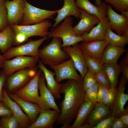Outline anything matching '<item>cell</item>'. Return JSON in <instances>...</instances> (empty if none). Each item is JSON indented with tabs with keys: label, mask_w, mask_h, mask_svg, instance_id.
I'll return each mask as SVG.
<instances>
[{
	"label": "cell",
	"mask_w": 128,
	"mask_h": 128,
	"mask_svg": "<svg viewBox=\"0 0 128 128\" xmlns=\"http://www.w3.org/2000/svg\"><path fill=\"white\" fill-rule=\"evenodd\" d=\"M105 40L108 43L110 44L118 47L123 48L128 43V37L116 34L109 28L105 34Z\"/></svg>",
	"instance_id": "obj_30"
},
{
	"label": "cell",
	"mask_w": 128,
	"mask_h": 128,
	"mask_svg": "<svg viewBox=\"0 0 128 128\" xmlns=\"http://www.w3.org/2000/svg\"><path fill=\"white\" fill-rule=\"evenodd\" d=\"M127 51L123 48L108 43L102 53L100 60L103 64L117 63L118 59Z\"/></svg>",
	"instance_id": "obj_26"
},
{
	"label": "cell",
	"mask_w": 128,
	"mask_h": 128,
	"mask_svg": "<svg viewBox=\"0 0 128 128\" xmlns=\"http://www.w3.org/2000/svg\"><path fill=\"white\" fill-rule=\"evenodd\" d=\"M0 123L1 128H20L17 119L13 115L1 118L0 119Z\"/></svg>",
	"instance_id": "obj_33"
},
{
	"label": "cell",
	"mask_w": 128,
	"mask_h": 128,
	"mask_svg": "<svg viewBox=\"0 0 128 128\" xmlns=\"http://www.w3.org/2000/svg\"><path fill=\"white\" fill-rule=\"evenodd\" d=\"M108 43L107 41L104 39L83 40L78 44L84 55L100 60L103 50Z\"/></svg>",
	"instance_id": "obj_14"
},
{
	"label": "cell",
	"mask_w": 128,
	"mask_h": 128,
	"mask_svg": "<svg viewBox=\"0 0 128 128\" xmlns=\"http://www.w3.org/2000/svg\"><path fill=\"white\" fill-rule=\"evenodd\" d=\"M50 68L54 71L55 80L59 83L65 79L81 81L83 78L77 73L73 61L70 58L59 64L51 66Z\"/></svg>",
	"instance_id": "obj_10"
},
{
	"label": "cell",
	"mask_w": 128,
	"mask_h": 128,
	"mask_svg": "<svg viewBox=\"0 0 128 128\" xmlns=\"http://www.w3.org/2000/svg\"><path fill=\"white\" fill-rule=\"evenodd\" d=\"M102 2L101 0H95V5L97 6H99L101 5Z\"/></svg>",
	"instance_id": "obj_50"
},
{
	"label": "cell",
	"mask_w": 128,
	"mask_h": 128,
	"mask_svg": "<svg viewBox=\"0 0 128 128\" xmlns=\"http://www.w3.org/2000/svg\"><path fill=\"white\" fill-rule=\"evenodd\" d=\"M120 65L121 69L122 75L128 80V65L120 61Z\"/></svg>",
	"instance_id": "obj_45"
},
{
	"label": "cell",
	"mask_w": 128,
	"mask_h": 128,
	"mask_svg": "<svg viewBox=\"0 0 128 128\" xmlns=\"http://www.w3.org/2000/svg\"><path fill=\"white\" fill-rule=\"evenodd\" d=\"M114 116L111 114L91 128H111L112 124L116 118Z\"/></svg>",
	"instance_id": "obj_39"
},
{
	"label": "cell",
	"mask_w": 128,
	"mask_h": 128,
	"mask_svg": "<svg viewBox=\"0 0 128 128\" xmlns=\"http://www.w3.org/2000/svg\"><path fill=\"white\" fill-rule=\"evenodd\" d=\"M78 8L80 14V19L78 23L73 27V30L77 34L81 36L84 33L89 32L100 19L84 9Z\"/></svg>",
	"instance_id": "obj_19"
},
{
	"label": "cell",
	"mask_w": 128,
	"mask_h": 128,
	"mask_svg": "<svg viewBox=\"0 0 128 128\" xmlns=\"http://www.w3.org/2000/svg\"><path fill=\"white\" fill-rule=\"evenodd\" d=\"M111 114L110 107L103 103L97 102L84 123L87 124L90 128H91Z\"/></svg>",
	"instance_id": "obj_21"
},
{
	"label": "cell",
	"mask_w": 128,
	"mask_h": 128,
	"mask_svg": "<svg viewBox=\"0 0 128 128\" xmlns=\"http://www.w3.org/2000/svg\"><path fill=\"white\" fill-rule=\"evenodd\" d=\"M48 38L47 36L15 47H11L2 55L6 60L19 56L28 55L38 58L39 48Z\"/></svg>",
	"instance_id": "obj_6"
},
{
	"label": "cell",
	"mask_w": 128,
	"mask_h": 128,
	"mask_svg": "<svg viewBox=\"0 0 128 128\" xmlns=\"http://www.w3.org/2000/svg\"><path fill=\"white\" fill-rule=\"evenodd\" d=\"M62 42L60 38L53 37L49 44L39 49L38 58L43 64L50 66L57 65L70 58L62 49Z\"/></svg>",
	"instance_id": "obj_2"
},
{
	"label": "cell",
	"mask_w": 128,
	"mask_h": 128,
	"mask_svg": "<svg viewBox=\"0 0 128 128\" xmlns=\"http://www.w3.org/2000/svg\"><path fill=\"white\" fill-rule=\"evenodd\" d=\"M119 118L123 123L128 127V109Z\"/></svg>",
	"instance_id": "obj_46"
},
{
	"label": "cell",
	"mask_w": 128,
	"mask_h": 128,
	"mask_svg": "<svg viewBox=\"0 0 128 128\" xmlns=\"http://www.w3.org/2000/svg\"><path fill=\"white\" fill-rule=\"evenodd\" d=\"M75 3L78 8L84 9L100 20L106 16L107 5L105 2H102L101 5L99 6L94 5L88 0H76Z\"/></svg>",
	"instance_id": "obj_24"
},
{
	"label": "cell",
	"mask_w": 128,
	"mask_h": 128,
	"mask_svg": "<svg viewBox=\"0 0 128 128\" xmlns=\"http://www.w3.org/2000/svg\"><path fill=\"white\" fill-rule=\"evenodd\" d=\"M15 35L14 31L9 25L0 32V50L1 53L4 54L12 47Z\"/></svg>",
	"instance_id": "obj_28"
},
{
	"label": "cell",
	"mask_w": 128,
	"mask_h": 128,
	"mask_svg": "<svg viewBox=\"0 0 128 128\" xmlns=\"http://www.w3.org/2000/svg\"><path fill=\"white\" fill-rule=\"evenodd\" d=\"M41 9L30 4L26 0L23 15L20 25H26L41 23L48 19L53 18L59 11Z\"/></svg>",
	"instance_id": "obj_5"
},
{
	"label": "cell",
	"mask_w": 128,
	"mask_h": 128,
	"mask_svg": "<svg viewBox=\"0 0 128 128\" xmlns=\"http://www.w3.org/2000/svg\"><path fill=\"white\" fill-rule=\"evenodd\" d=\"M38 68L41 70L44 76L47 83V87L53 96L57 99L60 98L59 93L61 84L57 83L54 78V72L49 70L41 61H38Z\"/></svg>",
	"instance_id": "obj_25"
},
{
	"label": "cell",
	"mask_w": 128,
	"mask_h": 128,
	"mask_svg": "<svg viewBox=\"0 0 128 128\" xmlns=\"http://www.w3.org/2000/svg\"><path fill=\"white\" fill-rule=\"evenodd\" d=\"M88 69L93 73L103 70V64L100 60L84 55Z\"/></svg>",
	"instance_id": "obj_31"
},
{
	"label": "cell",
	"mask_w": 128,
	"mask_h": 128,
	"mask_svg": "<svg viewBox=\"0 0 128 128\" xmlns=\"http://www.w3.org/2000/svg\"></svg>",
	"instance_id": "obj_52"
},
{
	"label": "cell",
	"mask_w": 128,
	"mask_h": 128,
	"mask_svg": "<svg viewBox=\"0 0 128 128\" xmlns=\"http://www.w3.org/2000/svg\"><path fill=\"white\" fill-rule=\"evenodd\" d=\"M94 74L97 82L99 85L105 86L109 88L111 87L110 81L103 70L99 71Z\"/></svg>",
	"instance_id": "obj_35"
},
{
	"label": "cell",
	"mask_w": 128,
	"mask_h": 128,
	"mask_svg": "<svg viewBox=\"0 0 128 128\" xmlns=\"http://www.w3.org/2000/svg\"><path fill=\"white\" fill-rule=\"evenodd\" d=\"M0 128H1V127L0 125Z\"/></svg>",
	"instance_id": "obj_51"
},
{
	"label": "cell",
	"mask_w": 128,
	"mask_h": 128,
	"mask_svg": "<svg viewBox=\"0 0 128 128\" xmlns=\"http://www.w3.org/2000/svg\"><path fill=\"white\" fill-rule=\"evenodd\" d=\"M117 10L128 11V0H104Z\"/></svg>",
	"instance_id": "obj_36"
},
{
	"label": "cell",
	"mask_w": 128,
	"mask_h": 128,
	"mask_svg": "<svg viewBox=\"0 0 128 128\" xmlns=\"http://www.w3.org/2000/svg\"><path fill=\"white\" fill-rule=\"evenodd\" d=\"M83 80L69 79L61 84L59 93H64V96L60 104L61 112L56 123L63 125L62 128H70V124L85 101V91L83 88Z\"/></svg>",
	"instance_id": "obj_1"
},
{
	"label": "cell",
	"mask_w": 128,
	"mask_h": 128,
	"mask_svg": "<svg viewBox=\"0 0 128 128\" xmlns=\"http://www.w3.org/2000/svg\"><path fill=\"white\" fill-rule=\"evenodd\" d=\"M60 113L50 109H41L38 117L28 128H53Z\"/></svg>",
	"instance_id": "obj_17"
},
{
	"label": "cell",
	"mask_w": 128,
	"mask_h": 128,
	"mask_svg": "<svg viewBox=\"0 0 128 128\" xmlns=\"http://www.w3.org/2000/svg\"><path fill=\"white\" fill-rule=\"evenodd\" d=\"M64 0L63 6L59 9L57 13V15L55 19V22L52 26V29L55 28L67 17L72 16L78 19L80 18V12L75 0Z\"/></svg>",
	"instance_id": "obj_22"
},
{
	"label": "cell",
	"mask_w": 128,
	"mask_h": 128,
	"mask_svg": "<svg viewBox=\"0 0 128 128\" xmlns=\"http://www.w3.org/2000/svg\"><path fill=\"white\" fill-rule=\"evenodd\" d=\"M125 56H124L121 61L123 63L128 65V52H126Z\"/></svg>",
	"instance_id": "obj_47"
},
{
	"label": "cell",
	"mask_w": 128,
	"mask_h": 128,
	"mask_svg": "<svg viewBox=\"0 0 128 128\" xmlns=\"http://www.w3.org/2000/svg\"><path fill=\"white\" fill-rule=\"evenodd\" d=\"M5 60L3 55L0 53V68H3Z\"/></svg>",
	"instance_id": "obj_48"
},
{
	"label": "cell",
	"mask_w": 128,
	"mask_h": 128,
	"mask_svg": "<svg viewBox=\"0 0 128 128\" xmlns=\"http://www.w3.org/2000/svg\"><path fill=\"white\" fill-rule=\"evenodd\" d=\"M37 67L19 70L7 77L4 84L7 93H14L27 84L35 75Z\"/></svg>",
	"instance_id": "obj_4"
},
{
	"label": "cell",
	"mask_w": 128,
	"mask_h": 128,
	"mask_svg": "<svg viewBox=\"0 0 128 128\" xmlns=\"http://www.w3.org/2000/svg\"><path fill=\"white\" fill-rule=\"evenodd\" d=\"M16 34L22 33L25 35L28 38L34 36L43 37L47 36L49 28L52 24L48 20L33 25H13L11 26Z\"/></svg>",
	"instance_id": "obj_11"
},
{
	"label": "cell",
	"mask_w": 128,
	"mask_h": 128,
	"mask_svg": "<svg viewBox=\"0 0 128 128\" xmlns=\"http://www.w3.org/2000/svg\"><path fill=\"white\" fill-rule=\"evenodd\" d=\"M83 88L85 91L97 82L94 73L89 70L83 78Z\"/></svg>",
	"instance_id": "obj_37"
},
{
	"label": "cell",
	"mask_w": 128,
	"mask_h": 128,
	"mask_svg": "<svg viewBox=\"0 0 128 128\" xmlns=\"http://www.w3.org/2000/svg\"><path fill=\"white\" fill-rule=\"evenodd\" d=\"M28 38L24 34L20 33L16 34L13 45H19L24 42Z\"/></svg>",
	"instance_id": "obj_43"
},
{
	"label": "cell",
	"mask_w": 128,
	"mask_h": 128,
	"mask_svg": "<svg viewBox=\"0 0 128 128\" xmlns=\"http://www.w3.org/2000/svg\"><path fill=\"white\" fill-rule=\"evenodd\" d=\"M99 85L96 82L85 91V101L97 102V94Z\"/></svg>",
	"instance_id": "obj_34"
},
{
	"label": "cell",
	"mask_w": 128,
	"mask_h": 128,
	"mask_svg": "<svg viewBox=\"0 0 128 128\" xmlns=\"http://www.w3.org/2000/svg\"><path fill=\"white\" fill-rule=\"evenodd\" d=\"M127 79L123 75L116 87V93L114 101L110 107L111 115L118 118L128 109L124 106L128 100V95L125 93Z\"/></svg>",
	"instance_id": "obj_9"
},
{
	"label": "cell",
	"mask_w": 128,
	"mask_h": 128,
	"mask_svg": "<svg viewBox=\"0 0 128 128\" xmlns=\"http://www.w3.org/2000/svg\"><path fill=\"white\" fill-rule=\"evenodd\" d=\"M73 20L70 16L65 18L60 25H57L49 32L48 37L61 38L62 48L72 46L83 41L82 36L77 34L73 30Z\"/></svg>",
	"instance_id": "obj_3"
},
{
	"label": "cell",
	"mask_w": 128,
	"mask_h": 128,
	"mask_svg": "<svg viewBox=\"0 0 128 128\" xmlns=\"http://www.w3.org/2000/svg\"><path fill=\"white\" fill-rule=\"evenodd\" d=\"M116 93V88L111 87L109 89L106 95L104 98L102 103L110 107L114 100Z\"/></svg>",
	"instance_id": "obj_38"
},
{
	"label": "cell",
	"mask_w": 128,
	"mask_h": 128,
	"mask_svg": "<svg viewBox=\"0 0 128 128\" xmlns=\"http://www.w3.org/2000/svg\"><path fill=\"white\" fill-rule=\"evenodd\" d=\"M42 72L39 69L27 84L14 94L22 100L32 102L39 105L41 101L38 93V83Z\"/></svg>",
	"instance_id": "obj_8"
},
{
	"label": "cell",
	"mask_w": 128,
	"mask_h": 128,
	"mask_svg": "<svg viewBox=\"0 0 128 128\" xmlns=\"http://www.w3.org/2000/svg\"><path fill=\"white\" fill-rule=\"evenodd\" d=\"M44 74L41 73L39 78L38 89L41 102L39 105L41 109L51 108L60 112L61 110L55 102L54 96L47 88Z\"/></svg>",
	"instance_id": "obj_15"
},
{
	"label": "cell",
	"mask_w": 128,
	"mask_h": 128,
	"mask_svg": "<svg viewBox=\"0 0 128 128\" xmlns=\"http://www.w3.org/2000/svg\"><path fill=\"white\" fill-rule=\"evenodd\" d=\"M96 102L87 101L83 102L79 108L75 119L70 126V128H79L85 122L89 114L94 108Z\"/></svg>",
	"instance_id": "obj_27"
},
{
	"label": "cell",
	"mask_w": 128,
	"mask_h": 128,
	"mask_svg": "<svg viewBox=\"0 0 128 128\" xmlns=\"http://www.w3.org/2000/svg\"><path fill=\"white\" fill-rule=\"evenodd\" d=\"M122 14L128 18V11H120Z\"/></svg>",
	"instance_id": "obj_49"
},
{
	"label": "cell",
	"mask_w": 128,
	"mask_h": 128,
	"mask_svg": "<svg viewBox=\"0 0 128 128\" xmlns=\"http://www.w3.org/2000/svg\"><path fill=\"white\" fill-rule=\"evenodd\" d=\"M63 49L69 55L76 69L83 78L88 69L84 55L80 50L78 43L64 47Z\"/></svg>",
	"instance_id": "obj_16"
},
{
	"label": "cell",
	"mask_w": 128,
	"mask_h": 128,
	"mask_svg": "<svg viewBox=\"0 0 128 128\" xmlns=\"http://www.w3.org/2000/svg\"><path fill=\"white\" fill-rule=\"evenodd\" d=\"M26 0H5L9 25L20 23L23 19Z\"/></svg>",
	"instance_id": "obj_13"
},
{
	"label": "cell",
	"mask_w": 128,
	"mask_h": 128,
	"mask_svg": "<svg viewBox=\"0 0 128 128\" xmlns=\"http://www.w3.org/2000/svg\"><path fill=\"white\" fill-rule=\"evenodd\" d=\"M5 0H0V32L9 25Z\"/></svg>",
	"instance_id": "obj_32"
},
{
	"label": "cell",
	"mask_w": 128,
	"mask_h": 128,
	"mask_svg": "<svg viewBox=\"0 0 128 128\" xmlns=\"http://www.w3.org/2000/svg\"><path fill=\"white\" fill-rule=\"evenodd\" d=\"M39 60V58L33 56H17L12 59H5L3 70L6 76H8L19 70L35 67Z\"/></svg>",
	"instance_id": "obj_7"
},
{
	"label": "cell",
	"mask_w": 128,
	"mask_h": 128,
	"mask_svg": "<svg viewBox=\"0 0 128 128\" xmlns=\"http://www.w3.org/2000/svg\"><path fill=\"white\" fill-rule=\"evenodd\" d=\"M109 89L105 86L99 85L97 94V102L102 103Z\"/></svg>",
	"instance_id": "obj_41"
},
{
	"label": "cell",
	"mask_w": 128,
	"mask_h": 128,
	"mask_svg": "<svg viewBox=\"0 0 128 128\" xmlns=\"http://www.w3.org/2000/svg\"><path fill=\"white\" fill-rule=\"evenodd\" d=\"M103 70L108 78L111 87L116 88L118 83L119 75L122 73L120 64L117 63L103 64Z\"/></svg>",
	"instance_id": "obj_29"
},
{
	"label": "cell",
	"mask_w": 128,
	"mask_h": 128,
	"mask_svg": "<svg viewBox=\"0 0 128 128\" xmlns=\"http://www.w3.org/2000/svg\"><path fill=\"white\" fill-rule=\"evenodd\" d=\"M106 16L109 21V28L118 35L128 37V18L119 14L107 5Z\"/></svg>",
	"instance_id": "obj_12"
},
{
	"label": "cell",
	"mask_w": 128,
	"mask_h": 128,
	"mask_svg": "<svg viewBox=\"0 0 128 128\" xmlns=\"http://www.w3.org/2000/svg\"><path fill=\"white\" fill-rule=\"evenodd\" d=\"M97 25L93 27L88 32L81 36L83 40H102L104 39L106 31L109 28V21L106 16L101 19Z\"/></svg>",
	"instance_id": "obj_23"
},
{
	"label": "cell",
	"mask_w": 128,
	"mask_h": 128,
	"mask_svg": "<svg viewBox=\"0 0 128 128\" xmlns=\"http://www.w3.org/2000/svg\"><path fill=\"white\" fill-rule=\"evenodd\" d=\"M127 126L119 118H116L114 120L111 128H127Z\"/></svg>",
	"instance_id": "obj_44"
},
{
	"label": "cell",
	"mask_w": 128,
	"mask_h": 128,
	"mask_svg": "<svg viewBox=\"0 0 128 128\" xmlns=\"http://www.w3.org/2000/svg\"><path fill=\"white\" fill-rule=\"evenodd\" d=\"M7 77L3 70L0 72V102L2 101L4 97L3 90Z\"/></svg>",
	"instance_id": "obj_42"
},
{
	"label": "cell",
	"mask_w": 128,
	"mask_h": 128,
	"mask_svg": "<svg viewBox=\"0 0 128 128\" xmlns=\"http://www.w3.org/2000/svg\"><path fill=\"white\" fill-rule=\"evenodd\" d=\"M13 115L10 108L3 101L0 102V117H4Z\"/></svg>",
	"instance_id": "obj_40"
},
{
	"label": "cell",
	"mask_w": 128,
	"mask_h": 128,
	"mask_svg": "<svg viewBox=\"0 0 128 128\" xmlns=\"http://www.w3.org/2000/svg\"><path fill=\"white\" fill-rule=\"evenodd\" d=\"M3 93L4 101L11 110L13 115L17 119L20 128H27L31 124L30 120L27 115L23 112L18 105L12 100L9 96L7 92L3 88Z\"/></svg>",
	"instance_id": "obj_18"
},
{
	"label": "cell",
	"mask_w": 128,
	"mask_h": 128,
	"mask_svg": "<svg viewBox=\"0 0 128 128\" xmlns=\"http://www.w3.org/2000/svg\"><path fill=\"white\" fill-rule=\"evenodd\" d=\"M7 93L10 98L25 112L30 120L31 124L34 122L41 110L39 105L33 102L22 100L14 93Z\"/></svg>",
	"instance_id": "obj_20"
}]
</instances>
